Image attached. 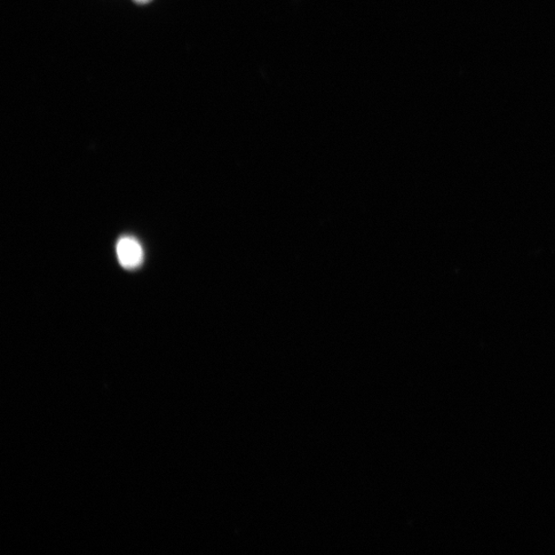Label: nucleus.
Here are the masks:
<instances>
[{"mask_svg":"<svg viewBox=\"0 0 555 555\" xmlns=\"http://www.w3.org/2000/svg\"><path fill=\"white\" fill-rule=\"evenodd\" d=\"M118 260L125 268H136L144 260V250L132 237H123L116 245Z\"/></svg>","mask_w":555,"mask_h":555,"instance_id":"f257e3e1","label":"nucleus"},{"mask_svg":"<svg viewBox=\"0 0 555 555\" xmlns=\"http://www.w3.org/2000/svg\"><path fill=\"white\" fill-rule=\"evenodd\" d=\"M135 2H136L138 4H146V3L152 2V0H135Z\"/></svg>","mask_w":555,"mask_h":555,"instance_id":"f03ea898","label":"nucleus"}]
</instances>
